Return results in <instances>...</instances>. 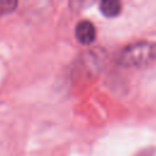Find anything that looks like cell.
I'll use <instances>...</instances> for the list:
<instances>
[{
  "instance_id": "52a82bcc",
  "label": "cell",
  "mask_w": 156,
  "mask_h": 156,
  "mask_svg": "<svg viewBox=\"0 0 156 156\" xmlns=\"http://www.w3.org/2000/svg\"><path fill=\"white\" fill-rule=\"evenodd\" d=\"M156 155V149L154 147H146L140 150L135 156H155Z\"/></svg>"
},
{
  "instance_id": "7a4b0ae2",
  "label": "cell",
  "mask_w": 156,
  "mask_h": 156,
  "mask_svg": "<svg viewBox=\"0 0 156 156\" xmlns=\"http://www.w3.org/2000/svg\"><path fill=\"white\" fill-rule=\"evenodd\" d=\"M74 37L77 41L82 45H90L94 43L96 38V29L95 26L87 20H83L77 23L74 29Z\"/></svg>"
},
{
  "instance_id": "6da1fadb",
  "label": "cell",
  "mask_w": 156,
  "mask_h": 156,
  "mask_svg": "<svg viewBox=\"0 0 156 156\" xmlns=\"http://www.w3.org/2000/svg\"><path fill=\"white\" fill-rule=\"evenodd\" d=\"M156 61V43L135 41L124 46L116 56V62L122 67H143Z\"/></svg>"
},
{
  "instance_id": "3957f363",
  "label": "cell",
  "mask_w": 156,
  "mask_h": 156,
  "mask_svg": "<svg viewBox=\"0 0 156 156\" xmlns=\"http://www.w3.org/2000/svg\"><path fill=\"white\" fill-rule=\"evenodd\" d=\"M82 66L88 72H98L105 61V52L100 49H95L91 51H88L82 57Z\"/></svg>"
},
{
  "instance_id": "277c9868",
  "label": "cell",
  "mask_w": 156,
  "mask_h": 156,
  "mask_svg": "<svg viewBox=\"0 0 156 156\" xmlns=\"http://www.w3.org/2000/svg\"><path fill=\"white\" fill-rule=\"evenodd\" d=\"M99 9L105 17L115 18L122 11V1L121 0H100Z\"/></svg>"
},
{
  "instance_id": "5b68a950",
  "label": "cell",
  "mask_w": 156,
  "mask_h": 156,
  "mask_svg": "<svg viewBox=\"0 0 156 156\" xmlns=\"http://www.w3.org/2000/svg\"><path fill=\"white\" fill-rule=\"evenodd\" d=\"M18 0H0V15L5 16L16 10Z\"/></svg>"
},
{
  "instance_id": "8992f818",
  "label": "cell",
  "mask_w": 156,
  "mask_h": 156,
  "mask_svg": "<svg viewBox=\"0 0 156 156\" xmlns=\"http://www.w3.org/2000/svg\"><path fill=\"white\" fill-rule=\"evenodd\" d=\"M95 0H69V6L74 11H80L88 6H90Z\"/></svg>"
}]
</instances>
